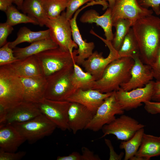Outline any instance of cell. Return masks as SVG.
Returning <instances> with one entry per match:
<instances>
[{"label":"cell","instance_id":"obj_13","mask_svg":"<svg viewBox=\"0 0 160 160\" xmlns=\"http://www.w3.org/2000/svg\"><path fill=\"white\" fill-rule=\"evenodd\" d=\"M152 9L142 7L137 0H115L111 9L113 24L120 19H127L133 23L138 20L152 15Z\"/></svg>","mask_w":160,"mask_h":160},{"label":"cell","instance_id":"obj_47","mask_svg":"<svg viewBox=\"0 0 160 160\" xmlns=\"http://www.w3.org/2000/svg\"><path fill=\"white\" fill-rule=\"evenodd\" d=\"M13 3L17 6V8L21 9L22 5L24 0H13Z\"/></svg>","mask_w":160,"mask_h":160},{"label":"cell","instance_id":"obj_39","mask_svg":"<svg viewBox=\"0 0 160 160\" xmlns=\"http://www.w3.org/2000/svg\"><path fill=\"white\" fill-rule=\"evenodd\" d=\"M151 66L154 78L156 81H160V45L155 60Z\"/></svg>","mask_w":160,"mask_h":160},{"label":"cell","instance_id":"obj_18","mask_svg":"<svg viewBox=\"0 0 160 160\" xmlns=\"http://www.w3.org/2000/svg\"><path fill=\"white\" fill-rule=\"evenodd\" d=\"M7 110L6 119L3 125L24 122L41 113L36 103L25 101Z\"/></svg>","mask_w":160,"mask_h":160},{"label":"cell","instance_id":"obj_19","mask_svg":"<svg viewBox=\"0 0 160 160\" xmlns=\"http://www.w3.org/2000/svg\"><path fill=\"white\" fill-rule=\"evenodd\" d=\"M87 4L81 9H78L74 14L73 17L69 20L72 31V37L74 41L77 45V55L76 63L81 65L85 60L93 53L95 45L93 42H87L84 40L78 27L76 19L80 12L85 8L89 6Z\"/></svg>","mask_w":160,"mask_h":160},{"label":"cell","instance_id":"obj_26","mask_svg":"<svg viewBox=\"0 0 160 160\" xmlns=\"http://www.w3.org/2000/svg\"><path fill=\"white\" fill-rule=\"evenodd\" d=\"M50 38L49 31L47 30L34 31L26 27L21 28L17 34V37L14 41L9 42V47L14 49L19 44L27 42L30 43L45 39Z\"/></svg>","mask_w":160,"mask_h":160},{"label":"cell","instance_id":"obj_11","mask_svg":"<svg viewBox=\"0 0 160 160\" xmlns=\"http://www.w3.org/2000/svg\"><path fill=\"white\" fill-rule=\"evenodd\" d=\"M71 102L44 98L36 103L41 113L62 131L69 130L68 112Z\"/></svg>","mask_w":160,"mask_h":160},{"label":"cell","instance_id":"obj_2","mask_svg":"<svg viewBox=\"0 0 160 160\" xmlns=\"http://www.w3.org/2000/svg\"><path fill=\"white\" fill-rule=\"evenodd\" d=\"M134 63L133 59L130 57H120L114 60L107 66L101 77L95 81L92 89L103 93L119 90L121 85L130 79Z\"/></svg>","mask_w":160,"mask_h":160},{"label":"cell","instance_id":"obj_42","mask_svg":"<svg viewBox=\"0 0 160 160\" xmlns=\"http://www.w3.org/2000/svg\"><path fill=\"white\" fill-rule=\"evenodd\" d=\"M151 100L154 101L160 102V81H154Z\"/></svg>","mask_w":160,"mask_h":160},{"label":"cell","instance_id":"obj_15","mask_svg":"<svg viewBox=\"0 0 160 160\" xmlns=\"http://www.w3.org/2000/svg\"><path fill=\"white\" fill-rule=\"evenodd\" d=\"M113 92L103 93L95 89L83 90L79 89L66 100L80 104L95 113L105 99L111 95Z\"/></svg>","mask_w":160,"mask_h":160},{"label":"cell","instance_id":"obj_30","mask_svg":"<svg viewBox=\"0 0 160 160\" xmlns=\"http://www.w3.org/2000/svg\"><path fill=\"white\" fill-rule=\"evenodd\" d=\"M118 52L120 58L130 57L133 58L135 56L138 55V45L132 27Z\"/></svg>","mask_w":160,"mask_h":160},{"label":"cell","instance_id":"obj_5","mask_svg":"<svg viewBox=\"0 0 160 160\" xmlns=\"http://www.w3.org/2000/svg\"><path fill=\"white\" fill-rule=\"evenodd\" d=\"M73 65L62 69L46 78L47 86L44 98L64 101L76 90L72 83Z\"/></svg>","mask_w":160,"mask_h":160},{"label":"cell","instance_id":"obj_44","mask_svg":"<svg viewBox=\"0 0 160 160\" xmlns=\"http://www.w3.org/2000/svg\"><path fill=\"white\" fill-rule=\"evenodd\" d=\"M13 3V0H0V10L5 12Z\"/></svg>","mask_w":160,"mask_h":160},{"label":"cell","instance_id":"obj_20","mask_svg":"<svg viewBox=\"0 0 160 160\" xmlns=\"http://www.w3.org/2000/svg\"><path fill=\"white\" fill-rule=\"evenodd\" d=\"M79 20L82 23H94L100 26L104 32L105 39L112 41L113 34L112 31L113 26L111 9L108 8L101 15H100L95 10H88L82 15Z\"/></svg>","mask_w":160,"mask_h":160},{"label":"cell","instance_id":"obj_31","mask_svg":"<svg viewBox=\"0 0 160 160\" xmlns=\"http://www.w3.org/2000/svg\"><path fill=\"white\" fill-rule=\"evenodd\" d=\"M15 7L12 5L5 12L7 20L6 22L13 26L20 23H31L34 25L39 24L35 18L24 13L20 12Z\"/></svg>","mask_w":160,"mask_h":160},{"label":"cell","instance_id":"obj_21","mask_svg":"<svg viewBox=\"0 0 160 160\" xmlns=\"http://www.w3.org/2000/svg\"><path fill=\"white\" fill-rule=\"evenodd\" d=\"M26 139L12 124L0 125V150L15 152Z\"/></svg>","mask_w":160,"mask_h":160},{"label":"cell","instance_id":"obj_28","mask_svg":"<svg viewBox=\"0 0 160 160\" xmlns=\"http://www.w3.org/2000/svg\"><path fill=\"white\" fill-rule=\"evenodd\" d=\"M142 128L137 131L129 139L123 141L119 145L121 149L125 151L124 160H131L136 154L141 144L144 133V129Z\"/></svg>","mask_w":160,"mask_h":160},{"label":"cell","instance_id":"obj_46","mask_svg":"<svg viewBox=\"0 0 160 160\" xmlns=\"http://www.w3.org/2000/svg\"><path fill=\"white\" fill-rule=\"evenodd\" d=\"M94 1L101 3L103 6V9L105 10L108 7V4L107 0H94Z\"/></svg>","mask_w":160,"mask_h":160},{"label":"cell","instance_id":"obj_10","mask_svg":"<svg viewBox=\"0 0 160 160\" xmlns=\"http://www.w3.org/2000/svg\"><path fill=\"white\" fill-rule=\"evenodd\" d=\"M154 81L152 80L144 87L129 91L121 89L115 92L117 102L124 111H129L142 105V103L151 100Z\"/></svg>","mask_w":160,"mask_h":160},{"label":"cell","instance_id":"obj_27","mask_svg":"<svg viewBox=\"0 0 160 160\" xmlns=\"http://www.w3.org/2000/svg\"><path fill=\"white\" fill-rule=\"evenodd\" d=\"M79 65L76 63L73 64L72 81L74 88L76 90L92 89L96 79L90 73L84 72Z\"/></svg>","mask_w":160,"mask_h":160},{"label":"cell","instance_id":"obj_23","mask_svg":"<svg viewBox=\"0 0 160 160\" xmlns=\"http://www.w3.org/2000/svg\"><path fill=\"white\" fill-rule=\"evenodd\" d=\"M160 155V137L144 133L140 146L131 160H149Z\"/></svg>","mask_w":160,"mask_h":160},{"label":"cell","instance_id":"obj_7","mask_svg":"<svg viewBox=\"0 0 160 160\" xmlns=\"http://www.w3.org/2000/svg\"><path fill=\"white\" fill-rule=\"evenodd\" d=\"M49 31L50 38L61 49L73 53L78 48L73 41L69 20L65 17L64 12L54 19H49L45 25Z\"/></svg>","mask_w":160,"mask_h":160},{"label":"cell","instance_id":"obj_32","mask_svg":"<svg viewBox=\"0 0 160 160\" xmlns=\"http://www.w3.org/2000/svg\"><path fill=\"white\" fill-rule=\"evenodd\" d=\"M68 0H45L44 9L47 17L54 19L66 9Z\"/></svg>","mask_w":160,"mask_h":160},{"label":"cell","instance_id":"obj_38","mask_svg":"<svg viewBox=\"0 0 160 160\" xmlns=\"http://www.w3.org/2000/svg\"><path fill=\"white\" fill-rule=\"evenodd\" d=\"M144 108L149 113L155 114L160 113V102L147 101L144 103Z\"/></svg>","mask_w":160,"mask_h":160},{"label":"cell","instance_id":"obj_34","mask_svg":"<svg viewBox=\"0 0 160 160\" xmlns=\"http://www.w3.org/2000/svg\"><path fill=\"white\" fill-rule=\"evenodd\" d=\"M94 0H68L66 11L64 12L65 15L68 20H70L73 15L84 4Z\"/></svg>","mask_w":160,"mask_h":160},{"label":"cell","instance_id":"obj_8","mask_svg":"<svg viewBox=\"0 0 160 160\" xmlns=\"http://www.w3.org/2000/svg\"><path fill=\"white\" fill-rule=\"evenodd\" d=\"M115 92L106 98L98 108L85 129L98 131L105 125L114 121L116 118V115L124 113V111L121 108L116 99Z\"/></svg>","mask_w":160,"mask_h":160},{"label":"cell","instance_id":"obj_45","mask_svg":"<svg viewBox=\"0 0 160 160\" xmlns=\"http://www.w3.org/2000/svg\"><path fill=\"white\" fill-rule=\"evenodd\" d=\"M7 114V110L0 105V125L4 124Z\"/></svg>","mask_w":160,"mask_h":160},{"label":"cell","instance_id":"obj_9","mask_svg":"<svg viewBox=\"0 0 160 160\" xmlns=\"http://www.w3.org/2000/svg\"><path fill=\"white\" fill-rule=\"evenodd\" d=\"M90 33L101 39L109 50V54L106 58L103 56L101 52L98 53L97 51L93 52L81 65L84 68L86 72L91 74L97 80L101 77L107 66L120 57L118 51L113 47L111 41L99 36L92 30L90 31Z\"/></svg>","mask_w":160,"mask_h":160},{"label":"cell","instance_id":"obj_29","mask_svg":"<svg viewBox=\"0 0 160 160\" xmlns=\"http://www.w3.org/2000/svg\"><path fill=\"white\" fill-rule=\"evenodd\" d=\"M133 24L132 21L127 19H119L113 24L116 31L111 42L114 48L117 51Z\"/></svg>","mask_w":160,"mask_h":160},{"label":"cell","instance_id":"obj_6","mask_svg":"<svg viewBox=\"0 0 160 160\" xmlns=\"http://www.w3.org/2000/svg\"><path fill=\"white\" fill-rule=\"evenodd\" d=\"M12 125L27 141L32 143L51 135L57 127L42 113L27 121Z\"/></svg>","mask_w":160,"mask_h":160},{"label":"cell","instance_id":"obj_17","mask_svg":"<svg viewBox=\"0 0 160 160\" xmlns=\"http://www.w3.org/2000/svg\"><path fill=\"white\" fill-rule=\"evenodd\" d=\"M20 78L24 90L23 101L37 103L44 98L47 86L46 78Z\"/></svg>","mask_w":160,"mask_h":160},{"label":"cell","instance_id":"obj_43","mask_svg":"<svg viewBox=\"0 0 160 160\" xmlns=\"http://www.w3.org/2000/svg\"><path fill=\"white\" fill-rule=\"evenodd\" d=\"M57 160H81V154L77 152H73L68 155L58 156Z\"/></svg>","mask_w":160,"mask_h":160},{"label":"cell","instance_id":"obj_14","mask_svg":"<svg viewBox=\"0 0 160 160\" xmlns=\"http://www.w3.org/2000/svg\"><path fill=\"white\" fill-rule=\"evenodd\" d=\"M134 63L131 70V77L126 83L122 84L120 88L129 91L144 87L154 78L151 66L144 64L137 55L133 58Z\"/></svg>","mask_w":160,"mask_h":160},{"label":"cell","instance_id":"obj_48","mask_svg":"<svg viewBox=\"0 0 160 160\" xmlns=\"http://www.w3.org/2000/svg\"><path fill=\"white\" fill-rule=\"evenodd\" d=\"M108 4V7L111 9L112 8L114 5L115 0H107Z\"/></svg>","mask_w":160,"mask_h":160},{"label":"cell","instance_id":"obj_36","mask_svg":"<svg viewBox=\"0 0 160 160\" xmlns=\"http://www.w3.org/2000/svg\"><path fill=\"white\" fill-rule=\"evenodd\" d=\"M139 4L146 9L151 7L157 15H160V0H137Z\"/></svg>","mask_w":160,"mask_h":160},{"label":"cell","instance_id":"obj_12","mask_svg":"<svg viewBox=\"0 0 160 160\" xmlns=\"http://www.w3.org/2000/svg\"><path fill=\"white\" fill-rule=\"evenodd\" d=\"M145 127V125L134 119L123 114L103 127V135L101 138L111 134L116 136L119 140L126 141L131 138L138 130Z\"/></svg>","mask_w":160,"mask_h":160},{"label":"cell","instance_id":"obj_33","mask_svg":"<svg viewBox=\"0 0 160 160\" xmlns=\"http://www.w3.org/2000/svg\"><path fill=\"white\" fill-rule=\"evenodd\" d=\"M9 42L0 48V66L12 64L19 60L14 55L13 49L9 46Z\"/></svg>","mask_w":160,"mask_h":160},{"label":"cell","instance_id":"obj_16","mask_svg":"<svg viewBox=\"0 0 160 160\" xmlns=\"http://www.w3.org/2000/svg\"><path fill=\"white\" fill-rule=\"evenodd\" d=\"M70 102L68 112V125L69 130L76 134L85 129L95 113L80 104Z\"/></svg>","mask_w":160,"mask_h":160},{"label":"cell","instance_id":"obj_4","mask_svg":"<svg viewBox=\"0 0 160 160\" xmlns=\"http://www.w3.org/2000/svg\"><path fill=\"white\" fill-rule=\"evenodd\" d=\"M77 49L73 53L58 47L35 55L40 65L43 76L47 78L54 73L76 63Z\"/></svg>","mask_w":160,"mask_h":160},{"label":"cell","instance_id":"obj_40","mask_svg":"<svg viewBox=\"0 0 160 160\" xmlns=\"http://www.w3.org/2000/svg\"><path fill=\"white\" fill-rule=\"evenodd\" d=\"M81 160H100L99 156L95 154L94 152L87 148L83 147L81 149Z\"/></svg>","mask_w":160,"mask_h":160},{"label":"cell","instance_id":"obj_25","mask_svg":"<svg viewBox=\"0 0 160 160\" xmlns=\"http://www.w3.org/2000/svg\"><path fill=\"white\" fill-rule=\"evenodd\" d=\"M45 0H24L21 9L23 13L35 19L41 27L45 25L48 19L46 15Z\"/></svg>","mask_w":160,"mask_h":160},{"label":"cell","instance_id":"obj_35","mask_svg":"<svg viewBox=\"0 0 160 160\" xmlns=\"http://www.w3.org/2000/svg\"><path fill=\"white\" fill-rule=\"evenodd\" d=\"M14 29L13 26L6 22L0 23V47H2L7 42V39L11 33Z\"/></svg>","mask_w":160,"mask_h":160},{"label":"cell","instance_id":"obj_3","mask_svg":"<svg viewBox=\"0 0 160 160\" xmlns=\"http://www.w3.org/2000/svg\"><path fill=\"white\" fill-rule=\"evenodd\" d=\"M23 100L24 90L20 78L9 64L0 66V105L9 109Z\"/></svg>","mask_w":160,"mask_h":160},{"label":"cell","instance_id":"obj_41","mask_svg":"<svg viewBox=\"0 0 160 160\" xmlns=\"http://www.w3.org/2000/svg\"><path fill=\"white\" fill-rule=\"evenodd\" d=\"M105 143L108 147L110 149V157L109 159L112 160H121L124 155V153L122 152L120 154H118L114 151V148L111 141L108 139H105Z\"/></svg>","mask_w":160,"mask_h":160},{"label":"cell","instance_id":"obj_22","mask_svg":"<svg viewBox=\"0 0 160 160\" xmlns=\"http://www.w3.org/2000/svg\"><path fill=\"white\" fill-rule=\"evenodd\" d=\"M9 65L15 73L20 77L43 76L40 65L35 55L19 60Z\"/></svg>","mask_w":160,"mask_h":160},{"label":"cell","instance_id":"obj_24","mask_svg":"<svg viewBox=\"0 0 160 160\" xmlns=\"http://www.w3.org/2000/svg\"><path fill=\"white\" fill-rule=\"evenodd\" d=\"M58 47L50 38H49L32 42L24 47H16L13 50L15 56L19 60H22Z\"/></svg>","mask_w":160,"mask_h":160},{"label":"cell","instance_id":"obj_37","mask_svg":"<svg viewBox=\"0 0 160 160\" xmlns=\"http://www.w3.org/2000/svg\"><path fill=\"white\" fill-rule=\"evenodd\" d=\"M24 151L17 152H10L0 150V160H18L23 158L26 154Z\"/></svg>","mask_w":160,"mask_h":160},{"label":"cell","instance_id":"obj_1","mask_svg":"<svg viewBox=\"0 0 160 160\" xmlns=\"http://www.w3.org/2000/svg\"><path fill=\"white\" fill-rule=\"evenodd\" d=\"M132 28L136 40L139 58L151 66L160 45V18L148 15L135 21Z\"/></svg>","mask_w":160,"mask_h":160}]
</instances>
